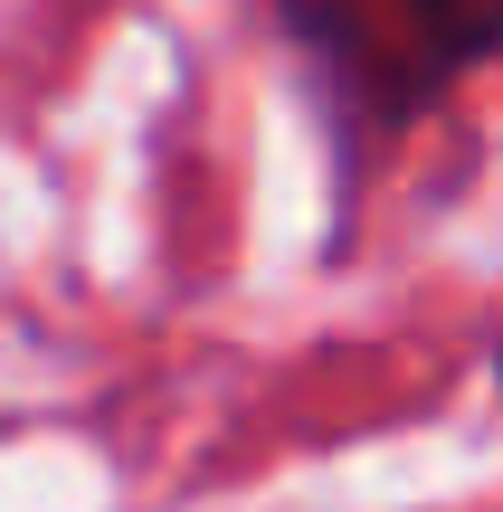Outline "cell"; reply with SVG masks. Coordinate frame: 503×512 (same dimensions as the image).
<instances>
[{"label":"cell","instance_id":"6da1fadb","mask_svg":"<svg viewBox=\"0 0 503 512\" xmlns=\"http://www.w3.org/2000/svg\"><path fill=\"white\" fill-rule=\"evenodd\" d=\"M276 19L314 57L333 124L361 143H399L503 57V0H276Z\"/></svg>","mask_w":503,"mask_h":512},{"label":"cell","instance_id":"7a4b0ae2","mask_svg":"<svg viewBox=\"0 0 503 512\" xmlns=\"http://www.w3.org/2000/svg\"><path fill=\"white\" fill-rule=\"evenodd\" d=\"M494 380H503V351H494Z\"/></svg>","mask_w":503,"mask_h":512}]
</instances>
